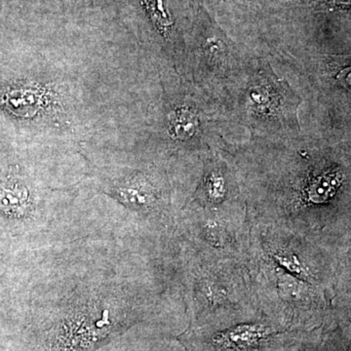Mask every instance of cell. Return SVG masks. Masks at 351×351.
<instances>
[{
  "instance_id": "cell-9",
  "label": "cell",
  "mask_w": 351,
  "mask_h": 351,
  "mask_svg": "<svg viewBox=\"0 0 351 351\" xmlns=\"http://www.w3.org/2000/svg\"><path fill=\"white\" fill-rule=\"evenodd\" d=\"M306 332L290 331L255 306L188 324L184 351H298Z\"/></svg>"
},
{
  "instance_id": "cell-10",
  "label": "cell",
  "mask_w": 351,
  "mask_h": 351,
  "mask_svg": "<svg viewBox=\"0 0 351 351\" xmlns=\"http://www.w3.org/2000/svg\"><path fill=\"white\" fill-rule=\"evenodd\" d=\"M228 143L226 140L221 147L202 159L197 179L184 202L182 213L246 223V202Z\"/></svg>"
},
{
  "instance_id": "cell-1",
  "label": "cell",
  "mask_w": 351,
  "mask_h": 351,
  "mask_svg": "<svg viewBox=\"0 0 351 351\" xmlns=\"http://www.w3.org/2000/svg\"><path fill=\"white\" fill-rule=\"evenodd\" d=\"M247 216L351 253V140L304 132L228 143Z\"/></svg>"
},
{
  "instance_id": "cell-12",
  "label": "cell",
  "mask_w": 351,
  "mask_h": 351,
  "mask_svg": "<svg viewBox=\"0 0 351 351\" xmlns=\"http://www.w3.org/2000/svg\"><path fill=\"white\" fill-rule=\"evenodd\" d=\"M176 234L203 250L243 258L247 243V221L237 223L181 212Z\"/></svg>"
},
{
  "instance_id": "cell-11",
  "label": "cell",
  "mask_w": 351,
  "mask_h": 351,
  "mask_svg": "<svg viewBox=\"0 0 351 351\" xmlns=\"http://www.w3.org/2000/svg\"><path fill=\"white\" fill-rule=\"evenodd\" d=\"M18 85L8 90L4 98L11 112L31 124L32 131L71 124L73 100L68 83L32 75Z\"/></svg>"
},
{
  "instance_id": "cell-3",
  "label": "cell",
  "mask_w": 351,
  "mask_h": 351,
  "mask_svg": "<svg viewBox=\"0 0 351 351\" xmlns=\"http://www.w3.org/2000/svg\"><path fill=\"white\" fill-rule=\"evenodd\" d=\"M302 97L274 71L267 57L257 55L250 68L221 103L228 124L244 127L250 137L288 138L302 132Z\"/></svg>"
},
{
  "instance_id": "cell-5",
  "label": "cell",
  "mask_w": 351,
  "mask_h": 351,
  "mask_svg": "<svg viewBox=\"0 0 351 351\" xmlns=\"http://www.w3.org/2000/svg\"><path fill=\"white\" fill-rule=\"evenodd\" d=\"M243 261L254 304L279 325L307 332L337 324L332 299L324 291L248 252Z\"/></svg>"
},
{
  "instance_id": "cell-14",
  "label": "cell",
  "mask_w": 351,
  "mask_h": 351,
  "mask_svg": "<svg viewBox=\"0 0 351 351\" xmlns=\"http://www.w3.org/2000/svg\"><path fill=\"white\" fill-rule=\"evenodd\" d=\"M0 202L8 201L3 206L20 209L21 207L27 204L29 197V191L27 186L22 182L14 184L12 189H6L3 193H0Z\"/></svg>"
},
{
  "instance_id": "cell-6",
  "label": "cell",
  "mask_w": 351,
  "mask_h": 351,
  "mask_svg": "<svg viewBox=\"0 0 351 351\" xmlns=\"http://www.w3.org/2000/svg\"><path fill=\"white\" fill-rule=\"evenodd\" d=\"M293 75L302 101L324 122L316 133L351 140V54L271 57Z\"/></svg>"
},
{
  "instance_id": "cell-4",
  "label": "cell",
  "mask_w": 351,
  "mask_h": 351,
  "mask_svg": "<svg viewBox=\"0 0 351 351\" xmlns=\"http://www.w3.org/2000/svg\"><path fill=\"white\" fill-rule=\"evenodd\" d=\"M176 237L177 271L189 324L255 306L243 258L203 250Z\"/></svg>"
},
{
  "instance_id": "cell-7",
  "label": "cell",
  "mask_w": 351,
  "mask_h": 351,
  "mask_svg": "<svg viewBox=\"0 0 351 351\" xmlns=\"http://www.w3.org/2000/svg\"><path fill=\"white\" fill-rule=\"evenodd\" d=\"M244 252L321 289L332 302L341 276L351 269V253L328 250L297 233L263 225L248 216Z\"/></svg>"
},
{
  "instance_id": "cell-8",
  "label": "cell",
  "mask_w": 351,
  "mask_h": 351,
  "mask_svg": "<svg viewBox=\"0 0 351 351\" xmlns=\"http://www.w3.org/2000/svg\"><path fill=\"white\" fill-rule=\"evenodd\" d=\"M257 55L228 38L204 12L189 34L182 76L219 108Z\"/></svg>"
},
{
  "instance_id": "cell-2",
  "label": "cell",
  "mask_w": 351,
  "mask_h": 351,
  "mask_svg": "<svg viewBox=\"0 0 351 351\" xmlns=\"http://www.w3.org/2000/svg\"><path fill=\"white\" fill-rule=\"evenodd\" d=\"M161 90L149 110L154 162L174 172L184 188L193 186L202 159L221 147L226 122L218 106L174 71L159 73ZM169 173V172H168Z\"/></svg>"
},
{
  "instance_id": "cell-13",
  "label": "cell",
  "mask_w": 351,
  "mask_h": 351,
  "mask_svg": "<svg viewBox=\"0 0 351 351\" xmlns=\"http://www.w3.org/2000/svg\"><path fill=\"white\" fill-rule=\"evenodd\" d=\"M298 351H351V324L328 325L307 332Z\"/></svg>"
}]
</instances>
